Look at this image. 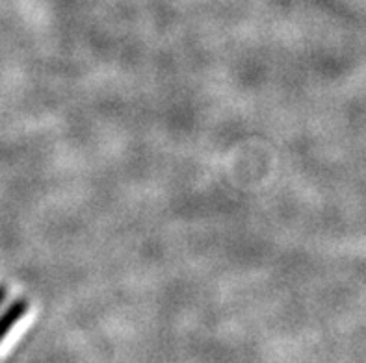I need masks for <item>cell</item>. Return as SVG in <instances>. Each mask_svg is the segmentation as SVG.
Masks as SVG:
<instances>
[{"mask_svg":"<svg viewBox=\"0 0 366 363\" xmlns=\"http://www.w3.org/2000/svg\"><path fill=\"white\" fill-rule=\"evenodd\" d=\"M4 299H6V290L4 287H0V304L4 302Z\"/></svg>","mask_w":366,"mask_h":363,"instance_id":"2","label":"cell"},{"mask_svg":"<svg viewBox=\"0 0 366 363\" xmlns=\"http://www.w3.org/2000/svg\"><path fill=\"white\" fill-rule=\"evenodd\" d=\"M24 310H26V304L21 302V300H17V302L11 304V306H9V308L6 310L2 315H0V341L4 339L6 334L9 332V328L14 327L15 322L23 317Z\"/></svg>","mask_w":366,"mask_h":363,"instance_id":"1","label":"cell"}]
</instances>
